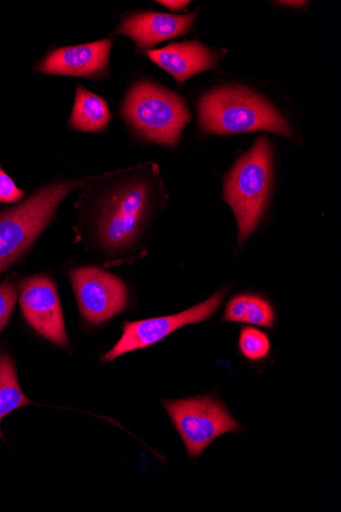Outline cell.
I'll return each mask as SVG.
<instances>
[{
  "instance_id": "11",
  "label": "cell",
  "mask_w": 341,
  "mask_h": 512,
  "mask_svg": "<svg viewBox=\"0 0 341 512\" xmlns=\"http://www.w3.org/2000/svg\"><path fill=\"white\" fill-rule=\"evenodd\" d=\"M197 13L174 16L162 13H141L125 20L118 32L132 38L138 48L146 49L162 41L187 33Z\"/></svg>"
},
{
  "instance_id": "4",
  "label": "cell",
  "mask_w": 341,
  "mask_h": 512,
  "mask_svg": "<svg viewBox=\"0 0 341 512\" xmlns=\"http://www.w3.org/2000/svg\"><path fill=\"white\" fill-rule=\"evenodd\" d=\"M123 113L132 126L149 141L174 147L191 120L183 101L161 86L141 82L131 88Z\"/></svg>"
},
{
  "instance_id": "14",
  "label": "cell",
  "mask_w": 341,
  "mask_h": 512,
  "mask_svg": "<svg viewBox=\"0 0 341 512\" xmlns=\"http://www.w3.org/2000/svg\"><path fill=\"white\" fill-rule=\"evenodd\" d=\"M31 404L18 382L14 360L6 353H0V425L4 417L13 411ZM0 437L3 438L2 429Z\"/></svg>"
},
{
  "instance_id": "13",
  "label": "cell",
  "mask_w": 341,
  "mask_h": 512,
  "mask_svg": "<svg viewBox=\"0 0 341 512\" xmlns=\"http://www.w3.org/2000/svg\"><path fill=\"white\" fill-rule=\"evenodd\" d=\"M111 120L108 104L101 97L83 87H78L72 113V125L85 132L101 131Z\"/></svg>"
},
{
  "instance_id": "18",
  "label": "cell",
  "mask_w": 341,
  "mask_h": 512,
  "mask_svg": "<svg viewBox=\"0 0 341 512\" xmlns=\"http://www.w3.org/2000/svg\"><path fill=\"white\" fill-rule=\"evenodd\" d=\"M25 193L18 188L15 181L0 166V203H16Z\"/></svg>"
},
{
  "instance_id": "7",
  "label": "cell",
  "mask_w": 341,
  "mask_h": 512,
  "mask_svg": "<svg viewBox=\"0 0 341 512\" xmlns=\"http://www.w3.org/2000/svg\"><path fill=\"white\" fill-rule=\"evenodd\" d=\"M225 294L226 290H222L209 300L178 314L126 321L121 339L103 357V361L110 362L129 352L151 347L186 325L209 319L221 306Z\"/></svg>"
},
{
  "instance_id": "12",
  "label": "cell",
  "mask_w": 341,
  "mask_h": 512,
  "mask_svg": "<svg viewBox=\"0 0 341 512\" xmlns=\"http://www.w3.org/2000/svg\"><path fill=\"white\" fill-rule=\"evenodd\" d=\"M148 56L179 83L212 69L217 62L216 54L199 42L173 43L164 49L150 51Z\"/></svg>"
},
{
  "instance_id": "10",
  "label": "cell",
  "mask_w": 341,
  "mask_h": 512,
  "mask_svg": "<svg viewBox=\"0 0 341 512\" xmlns=\"http://www.w3.org/2000/svg\"><path fill=\"white\" fill-rule=\"evenodd\" d=\"M112 42L109 39L71 46L55 51L38 67L46 74L99 77L109 63Z\"/></svg>"
},
{
  "instance_id": "20",
  "label": "cell",
  "mask_w": 341,
  "mask_h": 512,
  "mask_svg": "<svg viewBox=\"0 0 341 512\" xmlns=\"http://www.w3.org/2000/svg\"><path fill=\"white\" fill-rule=\"evenodd\" d=\"M159 4H162L173 11H178L186 7L189 2H180V0H171V2H168V0H165V2H159Z\"/></svg>"
},
{
  "instance_id": "21",
  "label": "cell",
  "mask_w": 341,
  "mask_h": 512,
  "mask_svg": "<svg viewBox=\"0 0 341 512\" xmlns=\"http://www.w3.org/2000/svg\"><path fill=\"white\" fill-rule=\"evenodd\" d=\"M279 4L291 6V7H301L307 3L306 2H289V0H288V2H279Z\"/></svg>"
},
{
  "instance_id": "17",
  "label": "cell",
  "mask_w": 341,
  "mask_h": 512,
  "mask_svg": "<svg viewBox=\"0 0 341 512\" xmlns=\"http://www.w3.org/2000/svg\"><path fill=\"white\" fill-rule=\"evenodd\" d=\"M16 302V288L7 279L3 284H0V332L7 327Z\"/></svg>"
},
{
  "instance_id": "5",
  "label": "cell",
  "mask_w": 341,
  "mask_h": 512,
  "mask_svg": "<svg viewBox=\"0 0 341 512\" xmlns=\"http://www.w3.org/2000/svg\"><path fill=\"white\" fill-rule=\"evenodd\" d=\"M148 182L133 179L122 184L103 202L96 219L101 244L110 251L130 247L139 237L151 208Z\"/></svg>"
},
{
  "instance_id": "9",
  "label": "cell",
  "mask_w": 341,
  "mask_h": 512,
  "mask_svg": "<svg viewBox=\"0 0 341 512\" xmlns=\"http://www.w3.org/2000/svg\"><path fill=\"white\" fill-rule=\"evenodd\" d=\"M20 293L21 309L31 327L48 341L68 346L63 310L52 279L29 277L22 282Z\"/></svg>"
},
{
  "instance_id": "16",
  "label": "cell",
  "mask_w": 341,
  "mask_h": 512,
  "mask_svg": "<svg viewBox=\"0 0 341 512\" xmlns=\"http://www.w3.org/2000/svg\"><path fill=\"white\" fill-rule=\"evenodd\" d=\"M247 323L271 328L275 322V313L272 305L264 298L250 296L246 312Z\"/></svg>"
},
{
  "instance_id": "6",
  "label": "cell",
  "mask_w": 341,
  "mask_h": 512,
  "mask_svg": "<svg viewBox=\"0 0 341 512\" xmlns=\"http://www.w3.org/2000/svg\"><path fill=\"white\" fill-rule=\"evenodd\" d=\"M163 403L192 457H199L220 436L241 431L226 407L214 397Z\"/></svg>"
},
{
  "instance_id": "1",
  "label": "cell",
  "mask_w": 341,
  "mask_h": 512,
  "mask_svg": "<svg viewBox=\"0 0 341 512\" xmlns=\"http://www.w3.org/2000/svg\"><path fill=\"white\" fill-rule=\"evenodd\" d=\"M199 110L202 128L208 133L235 134L265 130L286 137L292 135L282 115L247 88H216L202 98Z\"/></svg>"
},
{
  "instance_id": "8",
  "label": "cell",
  "mask_w": 341,
  "mask_h": 512,
  "mask_svg": "<svg viewBox=\"0 0 341 512\" xmlns=\"http://www.w3.org/2000/svg\"><path fill=\"white\" fill-rule=\"evenodd\" d=\"M71 282L83 317L93 323L106 322L127 305V290L122 279L96 267L72 271Z\"/></svg>"
},
{
  "instance_id": "15",
  "label": "cell",
  "mask_w": 341,
  "mask_h": 512,
  "mask_svg": "<svg viewBox=\"0 0 341 512\" xmlns=\"http://www.w3.org/2000/svg\"><path fill=\"white\" fill-rule=\"evenodd\" d=\"M239 348L246 358L253 361L267 357L271 350L268 336L254 328L242 330L239 337Z\"/></svg>"
},
{
  "instance_id": "19",
  "label": "cell",
  "mask_w": 341,
  "mask_h": 512,
  "mask_svg": "<svg viewBox=\"0 0 341 512\" xmlns=\"http://www.w3.org/2000/svg\"><path fill=\"white\" fill-rule=\"evenodd\" d=\"M250 295H238L231 299L225 311L224 320L245 322Z\"/></svg>"
},
{
  "instance_id": "2",
  "label": "cell",
  "mask_w": 341,
  "mask_h": 512,
  "mask_svg": "<svg viewBox=\"0 0 341 512\" xmlns=\"http://www.w3.org/2000/svg\"><path fill=\"white\" fill-rule=\"evenodd\" d=\"M272 185V150L266 137L240 157L225 181L224 198L238 224L239 243L246 242L258 226Z\"/></svg>"
},
{
  "instance_id": "3",
  "label": "cell",
  "mask_w": 341,
  "mask_h": 512,
  "mask_svg": "<svg viewBox=\"0 0 341 512\" xmlns=\"http://www.w3.org/2000/svg\"><path fill=\"white\" fill-rule=\"evenodd\" d=\"M83 183L78 180L48 185L15 209L0 213V273L30 248L61 202Z\"/></svg>"
}]
</instances>
